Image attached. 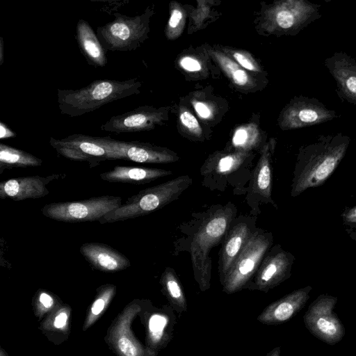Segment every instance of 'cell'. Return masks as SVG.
<instances>
[{
	"label": "cell",
	"instance_id": "1",
	"mask_svg": "<svg viewBox=\"0 0 356 356\" xmlns=\"http://www.w3.org/2000/svg\"><path fill=\"white\" fill-rule=\"evenodd\" d=\"M350 138L342 133L320 135L300 147L293 170L291 196L323 185L344 158Z\"/></svg>",
	"mask_w": 356,
	"mask_h": 356
},
{
	"label": "cell",
	"instance_id": "2",
	"mask_svg": "<svg viewBox=\"0 0 356 356\" xmlns=\"http://www.w3.org/2000/svg\"><path fill=\"white\" fill-rule=\"evenodd\" d=\"M141 83L135 79L126 81L97 79L76 90L58 89V104L60 113L79 117L101 106L140 92Z\"/></svg>",
	"mask_w": 356,
	"mask_h": 356
},
{
	"label": "cell",
	"instance_id": "3",
	"mask_svg": "<svg viewBox=\"0 0 356 356\" xmlns=\"http://www.w3.org/2000/svg\"><path fill=\"white\" fill-rule=\"evenodd\" d=\"M236 209L229 203L215 209L204 219L193 237L191 254L195 277L202 291L209 288L211 277L210 250L224 240Z\"/></svg>",
	"mask_w": 356,
	"mask_h": 356
},
{
	"label": "cell",
	"instance_id": "4",
	"mask_svg": "<svg viewBox=\"0 0 356 356\" xmlns=\"http://www.w3.org/2000/svg\"><path fill=\"white\" fill-rule=\"evenodd\" d=\"M192 181L188 175H181L143 189L106 213L99 222L101 224L111 223L149 214L177 200Z\"/></svg>",
	"mask_w": 356,
	"mask_h": 356
},
{
	"label": "cell",
	"instance_id": "5",
	"mask_svg": "<svg viewBox=\"0 0 356 356\" xmlns=\"http://www.w3.org/2000/svg\"><path fill=\"white\" fill-rule=\"evenodd\" d=\"M152 13L149 8L134 17L114 13L112 22L97 29V36L104 49L112 51L135 50L147 38Z\"/></svg>",
	"mask_w": 356,
	"mask_h": 356
},
{
	"label": "cell",
	"instance_id": "6",
	"mask_svg": "<svg viewBox=\"0 0 356 356\" xmlns=\"http://www.w3.org/2000/svg\"><path fill=\"white\" fill-rule=\"evenodd\" d=\"M273 243L271 232L254 231L222 281L223 291L234 293L245 289Z\"/></svg>",
	"mask_w": 356,
	"mask_h": 356
},
{
	"label": "cell",
	"instance_id": "7",
	"mask_svg": "<svg viewBox=\"0 0 356 356\" xmlns=\"http://www.w3.org/2000/svg\"><path fill=\"white\" fill-rule=\"evenodd\" d=\"M122 204L121 197L102 195L79 201L49 203L42 208L41 212L47 218L64 222L99 221Z\"/></svg>",
	"mask_w": 356,
	"mask_h": 356
},
{
	"label": "cell",
	"instance_id": "8",
	"mask_svg": "<svg viewBox=\"0 0 356 356\" xmlns=\"http://www.w3.org/2000/svg\"><path fill=\"white\" fill-rule=\"evenodd\" d=\"M321 6L305 0L279 1L266 14L269 30L296 34L321 17Z\"/></svg>",
	"mask_w": 356,
	"mask_h": 356
},
{
	"label": "cell",
	"instance_id": "9",
	"mask_svg": "<svg viewBox=\"0 0 356 356\" xmlns=\"http://www.w3.org/2000/svg\"><path fill=\"white\" fill-rule=\"evenodd\" d=\"M338 115L316 98L298 96L283 109L279 124L284 130L296 129L330 121Z\"/></svg>",
	"mask_w": 356,
	"mask_h": 356
},
{
	"label": "cell",
	"instance_id": "10",
	"mask_svg": "<svg viewBox=\"0 0 356 356\" xmlns=\"http://www.w3.org/2000/svg\"><path fill=\"white\" fill-rule=\"evenodd\" d=\"M107 149L109 160L122 159L140 163L164 164L179 160L177 155L166 148L138 141H122L109 136L100 137Z\"/></svg>",
	"mask_w": 356,
	"mask_h": 356
},
{
	"label": "cell",
	"instance_id": "11",
	"mask_svg": "<svg viewBox=\"0 0 356 356\" xmlns=\"http://www.w3.org/2000/svg\"><path fill=\"white\" fill-rule=\"evenodd\" d=\"M294 255L280 245L272 246L245 289L268 292L290 277Z\"/></svg>",
	"mask_w": 356,
	"mask_h": 356
},
{
	"label": "cell",
	"instance_id": "12",
	"mask_svg": "<svg viewBox=\"0 0 356 356\" xmlns=\"http://www.w3.org/2000/svg\"><path fill=\"white\" fill-rule=\"evenodd\" d=\"M49 144L63 157L76 161H87L91 168L109 160L108 150L100 137L74 134L62 139L50 137Z\"/></svg>",
	"mask_w": 356,
	"mask_h": 356
},
{
	"label": "cell",
	"instance_id": "13",
	"mask_svg": "<svg viewBox=\"0 0 356 356\" xmlns=\"http://www.w3.org/2000/svg\"><path fill=\"white\" fill-rule=\"evenodd\" d=\"M337 298L320 296L309 307L305 320L312 333L329 343L339 341L343 336V327L332 312Z\"/></svg>",
	"mask_w": 356,
	"mask_h": 356
},
{
	"label": "cell",
	"instance_id": "14",
	"mask_svg": "<svg viewBox=\"0 0 356 356\" xmlns=\"http://www.w3.org/2000/svg\"><path fill=\"white\" fill-rule=\"evenodd\" d=\"M165 118L163 109L139 106L121 115L112 116L100 127L102 131L122 134L147 131L161 123Z\"/></svg>",
	"mask_w": 356,
	"mask_h": 356
},
{
	"label": "cell",
	"instance_id": "15",
	"mask_svg": "<svg viewBox=\"0 0 356 356\" xmlns=\"http://www.w3.org/2000/svg\"><path fill=\"white\" fill-rule=\"evenodd\" d=\"M324 65L336 82L339 97L356 106V56L337 51L325 60Z\"/></svg>",
	"mask_w": 356,
	"mask_h": 356
},
{
	"label": "cell",
	"instance_id": "16",
	"mask_svg": "<svg viewBox=\"0 0 356 356\" xmlns=\"http://www.w3.org/2000/svg\"><path fill=\"white\" fill-rule=\"evenodd\" d=\"M65 174H53L46 177L39 175L19 177L0 183V197L14 201L42 198L49 193L47 185L64 177Z\"/></svg>",
	"mask_w": 356,
	"mask_h": 356
},
{
	"label": "cell",
	"instance_id": "17",
	"mask_svg": "<svg viewBox=\"0 0 356 356\" xmlns=\"http://www.w3.org/2000/svg\"><path fill=\"white\" fill-rule=\"evenodd\" d=\"M248 220H240L230 227L220 252L218 273L222 281L255 230Z\"/></svg>",
	"mask_w": 356,
	"mask_h": 356
},
{
	"label": "cell",
	"instance_id": "18",
	"mask_svg": "<svg viewBox=\"0 0 356 356\" xmlns=\"http://www.w3.org/2000/svg\"><path fill=\"white\" fill-rule=\"evenodd\" d=\"M79 251L92 267L102 272H118L131 266L129 259L124 254L102 243H85Z\"/></svg>",
	"mask_w": 356,
	"mask_h": 356
},
{
	"label": "cell",
	"instance_id": "19",
	"mask_svg": "<svg viewBox=\"0 0 356 356\" xmlns=\"http://www.w3.org/2000/svg\"><path fill=\"white\" fill-rule=\"evenodd\" d=\"M249 153L235 151L231 153H218L211 156L207 160L200 170L201 175L204 177V185L210 187L214 181H227L231 175L242 169L248 160Z\"/></svg>",
	"mask_w": 356,
	"mask_h": 356
},
{
	"label": "cell",
	"instance_id": "20",
	"mask_svg": "<svg viewBox=\"0 0 356 356\" xmlns=\"http://www.w3.org/2000/svg\"><path fill=\"white\" fill-rule=\"evenodd\" d=\"M312 289L310 286L297 289L271 303L258 316V321L266 325L285 322L304 306Z\"/></svg>",
	"mask_w": 356,
	"mask_h": 356
},
{
	"label": "cell",
	"instance_id": "21",
	"mask_svg": "<svg viewBox=\"0 0 356 356\" xmlns=\"http://www.w3.org/2000/svg\"><path fill=\"white\" fill-rule=\"evenodd\" d=\"M172 174V171L161 168L116 165L99 177L107 182L144 184Z\"/></svg>",
	"mask_w": 356,
	"mask_h": 356
},
{
	"label": "cell",
	"instance_id": "22",
	"mask_svg": "<svg viewBox=\"0 0 356 356\" xmlns=\"http://www.w3.org/2000/svg\"><path fill=\"white\" fill-rule=\"evenodd\" d=\"M75 37L80 51L89 65L102 67L107 64L106 51L88 22L84 19L78 21Z\"/></svg>",
	"mask_w": 356,
	"mask_h": 356
},
{
	"label": "cell",
	"instance_id": "23",
	"mask_svg": "<svg viewBox=\"0 0 356 356\" xmlns=\"http://www.w3.org/2000/svg\"><path fill=\"white\" fill-rule=\"evenodd\" d=\"M270 143L263 147L260 158L252 175V193L257 195L264 202L270 203L277 208L272 200V154L273 146Z\"/></svg>",
	"mask_w": 356,
	"mask_h": 356
},
{
	"label": "cell",
	"instance_id": "24",
	"mask_svg": "<svg viewBox=\"0 0 356 356\" xmlns=\"http://www.w3.org/2000/svg\"><path fill=\"white\" fill-rule=\"evenodd\" d=\"M42 159L24 150L0 144V174L6 169L41 165Z\"/></svg>",
	"mask_w": 356,
	"mask_h": 356
},
{
	"label": "cell",
	"instance_id": "25",
	"mask_svg": "<svg viewBox=\"0 0 356 356\" xmlns=\"http://www.w3.org/2000/svg\"><path fill=\"white\" fill-rule=\"evenodd\" d=\"M161 283L165 294L172 307L178 312H182L187 309L186 297L181 284L175 271L167 267L161 277Z\"/></svg>",
	"mask_w": 356,
	"mask_h": 356
},
{
	"label": "cell",
	"instance_id": "26",
	"mask_svg": "<svg viewBox=\"0 0 356 356\" xmlns=\"http://www.w3.org/2000/svg\"><path fill=\"white\" fill-rule=\"evenodd\" d=\"M260 141V134L254 124H248L236 129L232 138V145L235 151L250 152L257 147Z\"/></svg>",
	"mask_w": 356,
	"mask_h": 356
},
{
	"label": "cell",
	"instance_id": "27",
	"mask_svg": "<svg viewBox=\"0 0 356 356\" xmlns=\"http://www.w3.org/2000/svg\"><path fill=\"white\" fill-rule=\"evenodd\" d=\"M213 57L236 86L248 87L252 82L250 75L236 62L220 51H212Z\"/></svg>",
	"mask_w": 356,
	"mask_h": 356
},
{
	"label": "cell",
	"instance_id": "28",
	"mask_svg": "<svg viewBox=\"0 0 356 356\" xmlns=\"http://www.w3.org/2000/svg\"><path fill=\"white\" fill-rule=\"evenodd\" d=\"M185 22L184 10L178 5L171 7L170 15L166 27V35L168 38L178 37L183 30Z\"/></svg>",
	"mask_w": 356,
	"mask_h": 356
},
{
	"label": "cell",
	"instance_id": "29",
	"mask_svg": "<svg viewBox=\"0 0 356 356\" xmlns=\"http://www.w3.org/2000/svg\"><path fill=\"white\" fill-rule=\"evenodd\" d=\"M168 324V316L161 314H154L149 320V331L151 340L158 343L164 336L165 330Z\"/></svg>",
	"mask_w": 356,
	"mask_h": 356
},
{
	"label": "cell",
	"instance_id": "30",
	"mask_svg": "<svg viewBox=\"0 0 356 356\" xmlns=\"http://www.w3.org/2000/svg\"><path fill=\"white\" fill-rule=\"evenodd\" d=\"M179 121L181 125L191 134L200 136L202 131L196 118L187 109L179 113Z\"/></svg>",
	"mask_w": 356,
	"mask_h": 356
},
{
	"label": "cell",
	"instance_id": "31",
	"mask_svg": "<svg viewBox=\"0 0 356 356\" xmlns=\"http://www.w3.org/2000/svg\"><path fill=\"white\" fill-rule=\"evenodd\" d=\"M232 56L241 67L251 72H258L259 67L252 58L247 53L241 51H232Z\"/></svg>",
	"mask_w": 356,
	"mask_h": 356
},
{
	"label": "cell",
	"instance_id": "32",
	"mask_svg": "<svg viewBox=\"0 0 356 356\" xmlns=\"http://www.w3.org/2000/svg\"><path fill=\"white\" fill-rule=\"evenodd\" d=\"M179 64L183 70L188 72H197L202 69L200 60L193 56H183L179 60Z\"/></svg>",
	"mask_w": 356,
	"mask_h": 356
},
{
	"label": "cell",
	"instance_id": "33",
	"mask_svg": "<svg viewBox=\"0 0 356 356\" xmlns=\"http://www.w3.org/2000/svg\"><path fill=\"white\" fill-rule=\"evenodd\" d=\"M342 223L346 228H356V204L346 207L341 213Z\"/></svg>",
	"mask_w": 356,
	"mask_h": 356
},
{
	"label": "cell",
	"instance_id": "34",
	"mask_svg": "<svg viewBox=\"0 0 356 356\" xmlns=\"http://www.w3.org/2000/svg\"><path fill=\"white\" fill-rule=\"evenodd\" d=\"M193 106L197 114L204 120H208L213 116V109L207 103L200 101H193Z\"/></svg>",
	"mask_w": 356,
	"mask_h": 356
},
{
	"label": "cell",
	"instance_id": "35",
	"mask_svg": "<svg viewBox=\"0 0 356 356\" xmlns=\"http://www.w3.org/2000/svg\"><path fill=\"white\" fill-rule=\"evenodd\" d=\"M118 346L120 350L125 356H136V348L128 338L125 337L120 338L118 341Z\"/></svg>",
	"mask_w": 356,
	"mask_h": 356
},
{
	"label": "cell",
	"instance_id": "36",
	"mask_svg": "<svg viewBox=\"0 0 356 356\" xmlns=\"http://www.w3.org/2000/svg\"><path fill=\"white\" fill-rule=\"evenodd\" d=\"M108 289V286L106 287L104 298L106 296ZM104 298H99L94 302V303L92 304V308H91L92 314L98 315L104 309V308L105 307V303H106Z\"/></svg>",
	"mask_w": 356,
	"mask_h": 356
},
{
	"label": "cell",
	"instance_id": "37",
	"mask_svg": "<svg viewBox=\"0 0 356 356\" xmlns=\"http://www.w3.org/2000/svg\"><path fill=\"white\" fill-rule=\"evenodd\" d=\"M16 134L11 130L6 124L3 122H0V138H8L15 137Z\"/></svg>",
	"mask_w": 356,
	"mask_h": 356
},
{
	"label": "cell",
	"instance_id": "38",
	"mask_svg": "<svg viewBox=\"0 0 356 356\" xmlns=\"http://www.w3.org/2000/svg\"><path fill=\"white\" fill-rule=\"evenodd\" d=\"M39 301L46 308L51 307L54 302L52 297L44 292L40 294Z\"/></svg>",
	"mask_w": 356,
	"mask_h": 356
},
{
	"label": "cell",
	"instance_id": "39",
	"mask_svg": "<svg viewBox=\"0 0 356 356\" xmlns=\"http://www.w3.org/2000/svg\"><path fill=\"white\" fill-rule=\"evenodd\" d=\"M67 316L65 313H60L55 318L54 325L57 328H62L66 323Z\"/></svg>",
	"mask_w": 356,
	"mask_h": 356
},
{
	"label": "cell",
	"instance_id": "40",
	"mask_svg": "<svg viewBox=\"0 0 356 356\" xmlns=\"http://www.w3.org/2000/svg\"><path fill=\"white\" fill-rule=\"evenodd\" d=\"M345 231L350 239L356 241V228L350 229V228H345Z\"/></svg>",
	"mask_w": 356,
	"mask_h": 356
},
{
	"label": "cell",
	"instance_id": "41",
	"mask_svg": "<svg viewBox=\"0 0 356 356\" xmlns=\"http://www.w3.org/2000/svg\"><path fill=\"white\" fill-rule=\"evenodd\" d=\"M4 45H3V38H0V65H2L3 62V54H4Z\"/></svg>",
	"mask_w": 356,
	"mask_h": 356
},
{
	"label": "cell",
	"instance_id": "42",
	"mask_svg": "<svg viewBox=\"0 0 356 356\" xmlns=\"http://www.w3.org/2000/svg\"><path fill=\"white\" fill-rule=\"evenodd\" d=\"M280 348H276L268 353L266 356H280Z\"/></svg>",
	"mask_w": 356,
	"mask_h": 356
}]
</instances>
